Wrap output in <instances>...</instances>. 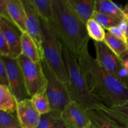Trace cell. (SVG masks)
Masks as SVG:
<instances>
[{"label":"cell","mask_w":128,"mask_h":128,"mask_svg":"<svg viewBox=\"0 0 128 128\" xmlns=\"http://www.w3.org/2000/svg\"><path fill=\"white\" fill-rule=\"evenodd\" d=\"M0 85L7 86L10 88L7 71H6L4 61L2 56L0 58Z\"/></svg>","instance_id":"83f0119b"},{"label":"cell","mask_w":128,"mask_h":128,"mask_svg":"<svg viewBox=\"0 0 128 128\" xmlns=\"http://www.w3.org/2000/svg\"><path fill=\"white\" fill-rule=\"evenodd\" d=\"M21 41L22 54L34 62H41L43 60L37 45L27 32H22Z\"/></svg>","instance_id":"2e32d148"},{"label":"cell","mask_w":128,"mask_h":128,"mask_svg":"<svg viewBox=\"0 0 128 128\" xmlns=\"http://www.w3.org/2000/svg\"><path fill=\"white\" fill-rule=\"evenodd\" d=\"M7 7L13 23L21 32H26V15L22 0H7Z\"/></svg>","instance_id":"9a60e30c"},{"label":"cell","mask_w":128,"mask_h":128,"mask_svg":"<svg viewBox=\"0 0 128 128\" xmlns=\"http://www.w3.org/2000/svg\"><path fill=\"white\" fill-rule=\"evenodd\" d=\"M95 11L124 19L122 8L110 0H95Z\"/></svg>","instance_id":"d6986e66"},{"label":"cell","mask_w":128,"mask_h":128,"mask_svg":"<svg viewBox=\"0 0 128 128\" xmlns=\"http://www.w3.org/2000/svg\"><path fill=\"white\" fill-rule=\"evenodd\" d=\"M2 58L8 76L10 89L17 102L31 98L28 93L23 74L18 58Z\"/></svg>","instance_id":"52a82bcc"},{"label":"cell","mask_w":128,"mask_h":128,"mask_svg":"<svg viewBox=\"0 0 128 128\" xmlns=\"http://www.w3.org/2000/svg\"><path fill=\"white\" fill-rule=\"evenodd\" d=\"M116 78L125 86L128 88V69L121 62L118 70Z\"/></svg>","instance_id":"4316f807"},{"label":"cell","mask_w":128,"mask_h":128,"mask_svg":"<svg viewBox=\"0 0 128 128\" xmlns=\"http://www.w3.org/2000/svg\"><path fill=\"white\" fill-rule=\"evenodd\" d=\"M61 116L69 128H88L92 124L87 111L76 101H70Z\"/></svg>","instance_id":"9c48e42d"},{"label":"cell","mask_w":128,"mask_h":128,"mask_svg":"<svg viewBox=\"0 0 128 128\" xmlns=\"http://www.w3.org/2000/svg\"><path fill=\"white\" fill-rule=\"evenodd\" d=\"M110 33H111V34H112L113 36H114L115 37H116L117 38L120 39V40H122V41L126 42L127 41V38H126V34L124 31H122V30L120 29V28L118 26H113L112 28H110V29L108 30Z\"/></svg>","instance_id":"f546056e"},{"label":"cell","mask_w":128,"mask_h":128,"mask_svg":"<svg viewBox=\"0 0 128 128\" xmlns=\"http://www.w3.org/2000/svg\"><path fill=\"white\" fill-rule=\"evenodd\" d=\"M104 42L120 59L122 58L128 53V45L127 42L117 38L108 31L106 32Z\"/></svg>","instance_id":"ffe728a7"},{"label":"cell","mask_w":128,"mask_h":128,"mask_svg":"<svg viewBox=\"0 0 128 128\" xmlns=\"http://www.w3.org/2000/svg\"><path fill=\"white\" fill-rule=\"evenodd\" d=\"M12 126L21 127L17 116L11 113L0 111V128H9Z\"/></svg>","instance_id":"484cf974"},{"label":"cell","mask_w":128,"mask_h":128,"mask_svg":"<svg viewBox=\"0 0 128 128\" xmlns=\"http://www.w3.org/2000/svg\"><path fill=\"white\" fill-rule=\"evenodd\" d=\"M121 61L122 64L128 69V52L124 57H122V58L121 59Z\"/></svg>","instance_id":"d6a6232c"},{"label":"cell","mask_w":128,"mask_h":128,"mask_svg":"<svg viewBox=\"0 0 128 128\" xmlns=\"http://www.w3.org/2000/svg\"><path fill=\"white\" fill-rule=\"evenodd\" d=\"M88 128H96V127H95V126H93V125H92V124H91V126H90V127H89Z\"/></svg>","instance_id":"d590c367"},{"label":"cell","mask_w":128,"mask_h":128,"mask_svg":"<svg viewBox=\"0 0 128 128\" xmlns=\"http://www.w3.org/2000/svg\"><path fill=\"white\" fill-rule=\"evenodd\" d=\"M88 34L93 41L104 42L106 36L104 29L95 20L91 18L86 24Z\"/></svg>","instance_id":"7402d4cb"},{"label":"cell","mask_w":128,"mask_h":128,"mask_svg":"<svg viewBox=\"0 0 128 128\" xmlns=\"http://www.w3.org/2000/svg\"><path fill=\"white\" fill-rule=\"evenodd\" d=\"M0 17L4 18L13 23L8 10L7 0H0Z\"/></svg>","instance_id":"4dcf8cb0"},{"label":"cell","mask_w":128,"mask_h":128,"mask_svg":"<svg viewBox=\"0 0 128 128\" xmlns=\"http://www.w3.org/2000/svg\"><path fill=\"white\" fill-rule=\"evenodd\" d=\"M41 63L48 81L46 94L52 111L62 112L66 105L71 101L68 85L58 77L44 60H42Z\"/></svg>","instance_id":"5b68a950"},{"label":"cell","mask_w":128,"mask_h":128,"mask_svg":"<svg viewBox=\"0 0 128 128\" xmlns=\"http://www.w3.org/2000/svg\"><path fill=\"white\" fill-rule=\"evenodd\" d=\"M91 123L96 128H120L96 110H86Z\"/></svg>","instance_id":"603a6c76"},{"label":"cell","mask_w":128,"mask_h":128,"mask_svg":"<svg viewBox=\"0 0 128 128\" xmlns=\"http://www.w3.org/2000/svg\"><path fill=\"white\" fill-rule=\"evenodd\" d=\"M0 34L4 36L11 50V58H18L22 54L21 34L20 29L11 21L0 17Z\"/></svg>","instance_id":"30bf717a"},{"label":"cell","mask_w":128,"mask_h":128,"mask_svg":"<svg viewBox=\"0 0 128 128\" xmlns=\"http://www.w3.org/2000/svg\"><path fill=\"white\" fill-rule=\"evenodd\" d=\"M96 50V60L99 64L116 77L118 70L121 64V59L104 43L94 41Z\"/></svg>","instance_id":"8fae6325"},{"label":"cell","mask_w":128,"mask_h":128,"mask_svg":"<svg viewBox=\"0 0 128 128\" xmlns=\"http://www.w3.org/2000/svg\"><path fill=\"white\" fill-rule=\"evenodd\" d=\"M75 14L86 24L95 11V0H66Z\"/></svg>","instance_id":"5bb4252c"},{"label":"cell","mask_w":128,"mask_h":128,"mask_svg":"<svg viewBox=\"0 0 128 128\" xmlns=\"http://www.w3.org/2000/svg\"><path fill=\"white\" fill-rule=\"evenodd\" d=\"M43 60L58 77L68 84L69 77L62 54V43L50 24L40 18Z\"/></svg>","instance_id":"277c9868"},{"label":"cell","mask_w":128,"mask_h":128,"mask_svg":"<svg viewBox=\"0 0 128 128\" xmlns=\"http://www.w3.org/2000/svg\"><path fill=\"white\" fill-rule=\"evenodd\" d=\"M17 103L10 89L7 86L0 85V111L11 114L16 112Z\"/></svg>","instance_id":"ac0fdd59"},{"label":"cell","mask_w":128,"mask_h":128,"mask_svg":"<svg viewBox=\"0 0 128 128\" xmlns=\"http://www.w3.org/2000/svg\"><path fill=\"white\" fill-rule=\"evenodd\" d=\"M88 42L84 46L78 61L91 91L108 107H114L127 102L128 88L91 56Z\"/></svg>","instance_id":"6da1fadb"},{"label":"cell","mask_w":128,"mask_h":128,"mask_svg":"<svg viewBox=\"0 0 128 128\" xmlns=\"http://www.w3.org/2000/svg\"><path fill=\"white\" fill-rule=\"evenodd\" d=\"M128 128V127H127V128Z\"/></svg>","instance_id":"f35d334b"},{"label":"cell","mask_w":128,"mask_h":128,"mask_svg":"<svg viewBox=\"0 0 128 128\" xmlns=\"http://www.w3.org/2000/svg\"><path fill=\"white\" fill-rule=\"evenodd\" d=\"M62 54L69 77L68 84L71 101L77 102L86 110H95L104 104L90 90L78 61L62 44Z\"/></svg>","instance_id":"3957f363"},{"label":"cell","mask_w":128,"mask_h":128,"mask_svg":"<svg viewBox=\"0 0 128 128\" xmlns=\"http://www.w3.org/2000/svg\"><path fill=\"white\" fill-rule=\"evenodd\" d=\"M18 60L22 70L30 97H32L36 94L46 92L48 81L41 62H33L23 54L20 55Z\"/></svg>","instance_id":"8992f818"},{"label":"cell","mask_w":128,"mask_h":128,"mask_svg":"<svg viewBox=\"0 0 128 128\" xmlns=\"http://www.w3.org/2000/svg\"><path fill=\"white\" fill-rule=\"evenodd\" d=\"M125 34H126V38H127V40L128 39V29L127 31H126V32H125Z\"/></svg>","instance_id":"e575fe53"},{"label":"cell","mask_w":128,"mask_h":128,"mask_svg":"<svg viewBox=\"0 0 128 128\" xmlns=\"http://www.w3.org/2000/svg\"><path fill=\"white\" fill-rule=\"evenodd\" d=\"M31 100L35 108L41 115L49 113L52 111L46 92L36 94L31 98Z\"/></svg>","instance_id":"cb8c5ba5"},{"label":"cell","mask_w":128,"mask_h":128,"mask_svg":"<svg viewBox=\"0 0 128 128\" xmlns=\"http://www.w3.org/2000/svg\"><path fill=\"white\" fill-rule=\"evenodd\" d=\"M95 110L120 128H126L128 126V101L111 108L102 104Z\"/></svg>","instance_id":"4fadbf2b"},{"label":"cell","mask_w":128,"mask_h":128,"mask_svg":"<svg viewBox=\"0 0 128 128\" xmlns=\"http://www.w3.org/2000/svg\"><path fill=\"white\" fill-rule=\"evenodd\" d=\"M22 2L26 15V32L34 40L43 58L40 18L31 0H22Z\"/></svg>","instance_id":"ba28073f"},{"label":"cell","mask_w":128,"mask_h":128,"mask_svg":"<svg viewBox=\"0 0 128 128\" xmlns=\"http://www.w3.org/2000/svg\"><path fill=\"white\" fill-rule=\"evenodd\" d=\"M118 26L122 31L126 32V31H127L128 29V21H126L124 19L120 21V24H118Z\"/></svg>","instance_id":"1f68e13d"},{"label":"cell","mask_w":128,"mask_h":128,"mask_svg":"<svg viewBox=\"0 0 128 128\" xmlns=\"http://www.w3.org/2000/svg\"><path fill=\"white\" fill-rule=\"evenodd\" d=\"M9 128H21V127H16V126H12V127H10Z\"/></svg>","instance_id":"8d00e7d4"},{"label":"cell","mask_w":128,"mask_h":128,"mask_svg":"<svg viewBox=\"0 0 128 128\" xmlns=\"http://www.w3.org/2000/svg\"><path fill=\"white\" fill-rule=\"evenodd\" d=\"M126 42H127V44H128V39L127 40V41H126Z\"/></svg>","instance_id":"74e56055"},{"label":"cell","mask_w":128,"mask_h":128,"mask_svg":"<svg viewBox=\"0 0 128 128\" xmlns=\"http://www.w3.org/2000/svg\"><path fill=\"white\" fill-rule=\"evenodd\" d=\"M39 16L50 24L53 20L52 0H31Z\"/></svg>","instance_id":"44dd1931"},{"label":"cell","mask_w":128,"mask_h":128,"mask_svg":"<svg viewBox=\"0 0 128 128\" xmlns=\"http://www.w3.org/2000/svg\"><path fill=\"white\" fill-rule=\"evenodd\" d=\"M0 55L4 58H10L11 55L10 46L1 34H0Z\"/></svg>","instance_id":"f1b7e54d"},{"label":"cell","mask_w":128,"mask_h":128,"mask_svg":"<svg viewBox=\"0 0 128 128\" xmlns=\"http://www.w3.org/2000/svg\"><path fill=\"white\" fill-rule=\"evenodd\" d=\"M92 18L96 20L98 23L100 24V25L102 26L104 29H106V30L113 26H118L120 21L122 20L116 16L96 12V11L94 12Z\"/></svg>","instance_id":"d4e9b609"},{"label":"cell","mask_w":128,"mask_h":128,"mask_svg":"<svg viewBox=\"0 0 128 128\" xmlns=\"http://www.w3.org/2000/svg\"><path fill=\"white\" fill-rule=\"evenodd\" d=\"M122 11H123L124 14V20L128 21V2L122 8Z\"/></svg>","instance_id":"836d02e7"},{"label":"cell","mask_w":128,"mask_h":128,"mask_svg":"<svg viewBox=\"0 0 128 128\" xmlns=\"http://www.w3.org/2000/svg\"><path fill=\"white\" fill-rule=\"evenodd\" d=\"M52 6L53 20L50 25L61 43L78 60L90 39L86 24L75 14L66 0H52Z\"/></svg>","instance_id":"7a4b0ae2"},{"label":"cell","mask_w":128,"mask_h":128,"mask_svg":"<svg viewBox=\"0 0 128 128\" xmlns=\"http://www.w3.org/2000/svg\"><path fill=\"white\" fill-rule=\"evenodd\" d=\"M36 128H69L62 119L61 112L51 111L41 116Z\"/></svg>","instance_id":"e0dca14e"},{"label":"cell","mask_w":128,"mask_h":128,"mask_svg":"<svg viewBox=\"0 0 128 128\" xmlns=\"http://www.w3.org/2000/svg\"><path fill=\"white\" fill-rule=\"evenodd\" d=\"M41 116L31 98L18 102L16 116L21 128H36Z\"/></svg>","instance_id":"7c38bea8"}]
</instances>
